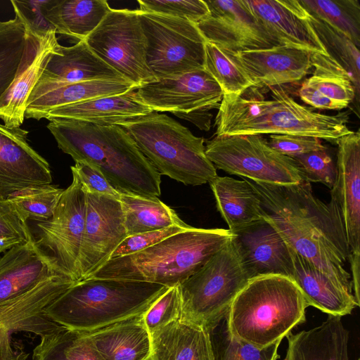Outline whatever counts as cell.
<instances>
[{"instance_id": "obj_31", "label": "cell", "mask_w": 360, "mask_h": 360, "mask_svg": "<svg viewBox=\"0 0 360 360\" xmlns=\"http://www.w3.org/2000/svg\"><path fill=\"white\" fill-rule=\"evenodd\" d=\"M209 184L217 210L232 233L264 221L262 202L246 181L217 176Z\"/></svg>"}, {"instance_id": "obj_43", "label": "cell", "mask_w": 360, "mask_h": 360, "mask_svg": "<svg viewBox=\"0 0 360 360\" xmlns=\"http://www.w3.org/2000/svg\"><path fill=\"white\" fill-rule=\"evenodd\" d=\"M31 234L27 221L14 205L0 197V253L25 242Z\"/></svg>"}, {"instance_id": "obj_1", "label": "cell", "mask_w": 360, "mask_h": 360, "mask_svg": "<svg viewBox=\"0 0 360 360\" xmlns=\"http://www.w3.org/2000/svg\"><path fill=\"white\" fill-rule=\"evenodd\" d=\"M255 190L265 210L264 221L288 247L333 280L353 291L345 264L350 254L335 205L313 194L307 181L297 184L257 183L243 178Z\"/></svg>"}, {"instance_id": "obj_30", "label": "cell", "mask_w": 360, "mask_h": 360, "mask_svg": "<svg viewBox=\"0 0 360 360\" xmlns=\"http://www.w3.org/2000/svg\"><path fill=\"white\" fill-rule=\"evenodd\" d=\"M149 360H213L208 330L176 320L150 335Z\"/></svg>"}, {"instance_id": "obj_22", "label": "cell", "mask_w": 360, "mask_h": 360, "mask_svg": "<svg viewBox=\"0 0 360 360\" xmlns=\"http://www.w3.org/2000/svg\"><path fill=\"white\" fill-rule=\"evenodd\" d=\"M56 274L64 275L55 259L37 244L31 234L25 242L14 245L0 258V302Z\"/></svg>"}, {"instance_id": "obj_17", "label": "cell", "mask_w": 360, "mask_h": 360, "mask_svg": "<svg viewBox=\"0 0 360 360\" xmlns=\"http://www.w3.org/2000/svg\"><path fill=\"white\" fill-rule=\"evenodd\" d=\"M29 132L0 124V197L51 184L49 164L28 143Z\"/></svg>"}, {"instance_id": "obj_3", "label": "cell", "mask_w": 360, "mask_h": 360, "mask_svg": "<svg viewBox=\"0 0 360 360\" xmlns=\"http://www.w3.org/2000/svg\"><path fill=\"white\" fill-rule=\"evenodd\" d=\"M266 100L252 86L239 96L224 95L215 119L216 136L296 134L336 141L352 132L349 112L329 115L298 103L282 86H271Z\"/></svg>"}, {"instance_id": "obj_10", "label": "cell", "mask_w": 360, "mask_h": 360, "mask_svg": "<svg viewBox=\"0 0 360 360\" xmlns=\"http://www.w3.org/2000/svg\"><path fill=\"white\" fill-rule=\"evenodd\" d=\"M205 153L214 166L257 183L297 184L305 180L292 158L274 150L262 135L216 136Z\"/></svg>"}, {"instance_id": "obj_20", "label": "cell", "mask_w": 360, "mask_h": 360, "mask_svg": "<svg viewBox=\"0 0 360 360\" xmlns=\"http://www.w3.org/2000/svg\"><path fill=\"white\" fill-rule=\"evenodd\" d=\"M224 51L259 89L297 82L312 69L311 53L292 47L277 46L236 53Z\"/></svg>"}, {"instance_id": "obj_5", "label": "cell", "mask_w": 360, "mask_h": 360, "mask_svg": "<svg viewBox=\"0 0 360 360\" xmlns=\"http://www.w3.org/2000/svg\"><path fill=\"white\" fill-rule=\"evenodd\" d=\"M309 305L295 282L278 274L251 278L227 311L231 333L254 347L281 342L306 320Z\"/></svg>"}, {"instance_id": "obj_2", "label": "cell", "mask_w": 360, "mask_h": 360, "mask_svg": "<svg viewBox=\"0 0 360 360\" xmlns=\"http://www.w3.org/2000/svg\"><path fill=\"white\" fill-rule=\"evenodd\" d=\"M49 121L46 127L58 148L75 162L97 169L120 193L161 195V175L120 125L63 118Z\"/></svg>"}, {"instance_id": "obj_52", "label": "cell", "mask_w": 360, "mask_h": 360, "mask_svg": "<svg viewBox=\"0 0 360 360\" xmlns=\"http://www.w3.org/2000/svg\"></svg>"}, {"instance_id": "obj_35", "label": "cell", "mask_w": 360, "mask_h": 360, "mask_svg": "<svg viewBox=\"0 0 360 360\" xmlns=\"http://www.w3.org/2000/svg\"><path fill=\"white\" fill-rule=\"evenodd\" d=\"M32 360H103L86 333L66 328L41 338Z\"/></svg>"}, {"instance_id": "obj_6", "label": "cell", "mask_w": 360, "mask_h": 360, "mask_svg": "<svg viewBox=\"0 0 360 360\" xmlns=\"http://www.w3.org/2000/svg\"><path fill=\"white\" fill-rule=\"evenodd\" d=\"M168 288L142 281L90 278L73 285L44 314L68 329L91 333L143 314Z\"/></svg>"}, {"instance_id": "obj_42", "label": "cell", "mask_w": 360, "mask_h": 360, "mask_svg": "<svg viewBox=\"0 0 360 360\" xmlns=\"http://www.w3.org/2000/svg\"><path fill=\"white\" fill-rule=\"evenodd\" d=\"M181 303L178 285L169 288L143 314L150 335L169 323L180 319Z\"/></svg>"}, {"instance_id": "obj_32", "label": "cell", "mask_w": 360, "mask_h": 360, "mask_svg": "<svg viewBox=\"0 0 360 360\" xmlns=\"http://www.w3.org/2000/svg\"><path fill=\"white\" fill-rule=\"evenodd\" d=\"M103 360H149L150 335L143 314L86 333Z\"/></svg>"}, {"instance_id": "obj_34", "label": "cell", "mask_w": 360, "mask_h": 360, "mask_svg": "<svg viewBox=\"0 0 360 360\" xmlns=\"http://www.w3.org/2000/svg\"><path fill=\"white\" fill-rule=\"evenodd\" d=\"M120 200L127 236L173 226H188L158 197L121 193Z\"/></svg>"}, {"instance_id": "obj_19", "label": "cell", "mask_w": 360, "mask_h": 360, "mask_svg": "<svg viewBox=\"0 0 360 360\" xmlns=\"http://www.w3.org/2000/svg\"><path fill=\"white\" fill-rule=\"evenodd\" d=\"M335 182L330 202L340 215L350 252L360 254V133L353 131L336 141Z\"/></svg>"}, {"instance_id": "obj_11", "label": "cell", "mask_w": 360, "mask_h": 360, "mask_svg": "<svg viewBox=\"0 0 360 360\" xmlns=\"http://www.w3.org/2000/svg\"><path fill=\"white\" fill-rule=\"evenodd\" d=\"M84 40L102 60L138 88L157 80L146 63L147 41L138 10L111 8Z\"/></svg>"}, {"instance_id": "obj_48", "label": "cell", "mask_w": 360, "mask_h": 360, "mask_svg": "<svg viewBox=\"0 0 360 360\" xmlns=\"http://www.w3.org/2000/svg\"><path fill=\"white\" fill-rule=\"evenodd\" d=\"M268 143L276 152L292 158L326 148L321 139L304 135L270 134Z\"/></svg>"}, {"instance_id": "obj_44", "label": "cell", "mask_w": 360, "mask_h": 360, "mask_svg": "<svg viewBox=\"0 0 360 360\" xmlns=\"http://www.w3.org/2000/svg\"><path fill=\"white\" fill-rule=\"evenodd\" d=\"M143 12L155 13L185 18L198 23L210 15L208 7L202 0H138Z\"/></svg>"}, {"instance_id": "obj_46", "label": "cell", "mask_w": 360, "mask_h": 360, "mask_svg": "<svg viewBox=\"0 0 360 360\" xmlns=\"http://www.w3.org/2000/svg\"><path fill=\"white\" fill-rule=\"evenodd\" d=\"M46 3L47 0H11L15 15L23 24L25 31L39 37L45 36L50 32H56L55 27L46 17Z\"/></svg>"}, {"instance_id": "obj_29", "label": "cell", "mask_w": 360, "mask_h": 360, "mask_svg": "<svg viewBox=\"0 0 360 360\" xmlns=\"http://www.w3.org/2000/svg\"><path fill=\"white\" fill-rule=\"evenodd\" d=\"M286 338L284 360H349V332L340 316L328 315L319 326Z\"/></svg>"}, {"instance_id": "obj_50", "label": "cell", "mask_w": 360, "mask_h": 360, "mask_svg": "<svg viewBox=\"0 0 360 360\" xmlns=\"http://www.w3.org/2000/svg\"><path fill=\"white\" fill-rule=\"evenodd\" d=\"M208 111L209 110H197L188 113L175 112L173 114L179 117L189 120L202 130H209L212 115L210 114Z\"/></svg>"}, {"instance_id": "obj_36", "label": "cell", "mask_w": 360, "mask_h": 360, "mask_svg": "<svg viewBox=\"0 0 360 360\" xmlns=\"http://www.w3.org/2000/svg\"><path fill=\"white\" fill-rule=\"evenodd\" d=\"M207 330L213 360H277L279 357L281 342L259 349L234 336L229 328L227 312Z\"/></svg>"}, {"instance_id": "obj_26", "label": "cell", "mask_w": 360, "mask_h": 360, "mask_svg": "<svg viewBox=\"0 0 360 360\" xmlns=\"http://www.w3.org/2000/svg\"><path fill=\"white\" fill-rule=\"evenodd\" d=\"M290 249L293 270L291 276L301 290L309 306L328 315L343 316L359 307L354 292L314 266L293 250Z\"/></svg>"}, {"instance_id": "obj_21", "label": "cell", "mask_w": 360, "mask_h": 360, "mask_svg": "<svg viewBox=\"0 0 360 360\" xmlns=\"http://www.w3.org/2000/svg\"><path fill=\"white\" fill-rule=\"evenodd\" d=\"M59 46L55 31L43 37L26 32V46L18 73L0 98V119L4 125L20 127L27 100L41 75L44 63L50 54L58 51Z\"/></svg>"}, {"instance_id": "obj_28", "label": "cell", "mask_w": 360, "mask_h": 360, "mask_svg": "<svg viewBox=\"0 0 360 360\" xmlns=\"http://www.w3.org/2000/svg\"><path fill=\"white\" fill-rule=\"evenodd\" d=\"M136 89L122 94L90 99L54 108L45 119H70L98 125H119L152 112Z\"/></svg>"}, {"instance_id": "obj_12", "label": "cell", "mask_w": 360, "mask_h": 360, "mask_svg": "<svg viewBox=\"0 0 360 360\" xmlns=\"http://www.w3.org/2000/svg\"><path fill=\"white\" fill-rule=\"evenodd\" d=\"M71 184L63 190L52 217L36 224L37 244L52 257L60 271L80 281L79 260L84 231L86 191L72 171Z\"/></svg>"}, {"instance_id": "obj_38", "label": "cell", "mask_w": 360, "mask_h": 360, "mask_svg": "<svg viewBox=\"0 0 360 360\" xmlns=\"http://www.w3.org/2000/svg\"><path fill=\"white\" fill-rule=\"evenodd\" d=\"M25 46L26 32L17 16L0 21V98L16 77Z\"/></svg>"}, {"instance_id": "obj_14", "label": "cell", "mask_w": 360, "mask_h": 360, "mask_svg": "<svg viewBox=\"0 0 360 360\" xmlns=\"http://www.w3.org/2000/svg\"><path fill=\"white\" fill-rule=\"evenodd\" d=\"M205 1L210 15L197 26L206 41L233 53L281 46L257 20L244 0Z\"/></svg>"}, {"instance_id": "obj_15", "label": "cell", "mask_w": 360, "mask_h": 360, "mask_svg": "<svg viewBox=\"0 0 360 360\" xmlns=\"http://www.w3.org/2000/svg\"><path fill=\"white\" fill-rule=\"evenodd\" d=\"M153 111L188 113L219 107L224 92L205 69L177 77L158 79L136 89Z\"/></svg>"}, {"instance_id": "obj_18", "label": "cell", "mask_w": 360, "mask_h": 360, "mask_svg": "<svg viewBox=\"0 0 360 360\" xmlns=\"http://www.w3.org/2000/svg\"><path fill=\"white\" fill-rule=\"evenodd\" d=\"M252 13L281 45L330 55L299 0H244Z\"/></svg>"}, {"instance_id": "obj_4", "label": "cell", "mask_w": 360, "mask_h": 360, "mask_svg": "<svg viewBox=\"0 0 360 360\" xmlns=\"http://www.w3.org/2000/svg\"><path fill=\"white\" fill-rule=\"evenodd\" d=\"M233 236L229 229L192 226L139 252L110 259L90 278L176 286L195 274Z\"/></svg>"}, {"instance_id": "obj_13", "label": "cell", "mask_w": 360, "mask_h": 360, "mask_svg": "<svg viewBox=\"0 0 360 360\" xmlns=\"http://www.w3.org/2000/svg\"><path fill=\"white\" fill-rule=\"evenodd\" d=\"M127 237L119 199L86 192L84 231L80 250V281L89 278L110 259Z\"/></svg>"}, {"instance_id": "obj_16", "label": "cell", "mask_w": 360, "mask_h": 360, "mask_svg": "<svg viewBox=\"0 0 360 360\" xmlns=\"http://www.w3.org/2000/svg\"><path fill=\"white\" fill-rule=\"evenodd\" d=\"M76 283L65 275L56 274L0 302V327L9 333L24 331L40 338L64 329L44 311Z\"/></svg>"}, {"instance_id": "obj_9", "label": "cell", "mask_w": 360, "mask_h": 360, "mask_svg": "<svg viewBox=\"0 0 360 360\" xmlns=\"http://www.w3.org/2000/svg\"><path fill=\"white\" fill-rule=\"evenodd\" d=\"M138 13L147 41L146 63L157 80L205 69L206 40L196 23L140 10Z\"/></svg>"}, {"instance_id": "obj_39", "label": "cell", "mask_w": 360, "mask_h": 360, "mask_svg": "<svg viewBox=\"0 0 360 360\" xmlns=\"http://www.w3.org/2000/svg\"><path fill=\"white\" fill-rule=\"evenodd\" d=\"M309 13V12H308ZM309 20L328 53L352 77L356 101L359 95L360 53L359 48L345 34L309 13Z\"/></svg>"}, {"instance_id": "obj_41", "label": "cell", "mask_w": 360, "mask_h": 360, "mask_svg": "<svg viewBox=\"0 0 360 360\" xmlns=\"http://www.w3.org/2000/svg\"><path fill=\"white\" fill-rule=\"evenodd\" d=\"M64 189L52 184L33 186L14 193L7 199L26 221L49 219Z\"/></svg>"}, {"instance_id": "obj_7", "label": "cell", "mask_w": 360, "mask_h": 360, "mask_svg": "<svg viewBox=\"0 0 360 360\" xmlns=\"http://www.w3.org/2000/svg\"><path fill=\"white\" fill-rule=\"evenodd\" d=\"M119 125L160 175L191 186L218 176L206 155L204 139L167 115L153 111Z\"/></svg>"}, {"instance_id": "obj_40", "label": "cell", "mask_w": 360, "mask_h": 360, "mask_svg": "<svg viewBox=\"0 0 360 360\" xmlns=\"http://www.w3.org/2000/svg\"><path fill=\"white\" fill-rule=\"evenodd\" d=\"M204 68L220 86L224 95L239 96L255 86L248 76L224 50L207 41L205 44Z\"/></svg>"}, {"instance_id": "obj_37", "label": "cell", "mask_w": 360, "mask_h": 360, "mask_svg": "<svg viewBox=\"0 0 360 360\" xmlns=\"http://www.w3.org/2000/svg\"><path fill=\"white\" fill-rule=\"evenodd\" d=\"M311 15L360 45V6L357 0H299Z\"/></svg>"}, {"instance_id": "obj_47", "label": "cell", "mask_w": 360, "mask_h": 360, "mask_svg": "<svg viewBox=\"0 0 360 360\" xmlns=\"http://www.w3.org/2000/svg\"><path fill=\"white\" fill-rule=\"evenodd\" d=\"M191 226L168 228L128 236L115 249L110 259L127 256L145 250L167 237L186 231Z\"/></svg>"}, {"instance_id": "obj_25", "label": "cell", "mask_w": 360, "mask_h": 360, "mask_svg": "<svg viewBox=\"0 0 360 360\" xmlns=\"http://www.w3.org/2000/svg\"><path fill=\"white\" fill-rule=\"evenodd\" d=\"M312 75L299 89L306 104L320 110H340L356 99L351 76L330 55L311 53Z\"/></svg>"}, {"instance_id": "obj_33", "label": "cell", "mask_w": 360, "mask_h": 360, "mask_svg": "<svg viewBox=\"0 0 360 360\" xmlns=\"http://www.w3.org/2000/svg\"><path fill=\"white\" fill-rule=\"evenodd\" d=\"M111 10L105 0H47L45 14L56 34L84 40Z\"/></svg>"}, {"instance_id": "obj_27", "label": "cell", "mask_w": 360, "mask_h": 360, "mask_svg": "<svg viewBox=\"0 0 360 360\" xmlns=\"http://www.w3.org/2000/svg\"><path fill=\"white\" fill-rule=\"evenodd\" d=\"M126 79L79 40L71 46L60 44L45 60L38 80L71 83L92 80Z\"/></svg>"}, {"instance_id": "obj_49", "label": "cell", "mask_w": 360, "mask_h": 360, "mask_svg": "<svg viewBox=\"0 0 360 360\" xmlns=\"http://www.w3.org/2000/svg\"><path fill=\"white\" fill-rule=\"evenodd\" d=\"M70 168L77 174L87 193L105 195L120 200L121 193L95 167L85 162H77Z\"/></svg>"}, {"instance_id": "obj_45", "label": "cell", "mask_w": 360, "mask_h": 360, "mask_svg": "<svg viewBox=\"0 0 360 360\" xmlns=\"http://www.w3.org/2000/svg\"><path fill=\"white\" fill-rule=\"evenodd\" d=\"M307 181L321 183L331 189L335 182L337 166L327 148L293 158Z\"/></svg>"}, {"instance_id": "obj_8", "label": "cell", "mask_w": 360, "mask_h": 360, "mask_svg": "<svg viewBox=\"0 0 360 360\" xmlns=\"http://www.w3.org/2000/svg\"><path fill=\"white\" fill-rule=\"evenodd\" d=\"M251 278L233 236L195 274L178 285L180 319L208 329L227 312Z\"/></svg>"}, {"instance_id": "obj_24", "label": "cell", "mask_w": 360, "mask_h": 360, "mask_svg": "<svg viewBox=\"0 0 360 360\" xmlns=\"http://www.w3.org/2000/svg\"><path fill=\"white\" fill-rule=\"evenodd\" d=\"M234 240L252 278L269 274L291 278L293 264L290 249L265 221L234 234Z\"/></svg>"}, {"instance_id": "obj_51", "label": "cell", "mask_w": 360, "mask_h": 360, "mask_svg": "<svg viewBox=\"0 0 360 360\" xmlns=\"http://www.w3.org/2000/svg\"><path fill=\"white\" fill-rule=\"evenodd\" d=\"M360 254H354L350 252L348 261L350 264L351 272H352V283L353 286L354 295L360 304V295H359V264H360Z\"/></svg>"}, {"instance_id": "obj_23", "label": "cell", "mask_w": 360, "mask_h": 360, "mask_svg": "<svg viewBox=\"0 0 360 360\" xmlns=\"http://www.w3.org/2000/svg\"><path fill=\"white\" fill-rule=\"evenodd\" d=\"M138 87L127 79L60 83L38 80L25 106V117L39 120L51 110L90 99L122 94Z\"/></svg>"}]
</instances>
